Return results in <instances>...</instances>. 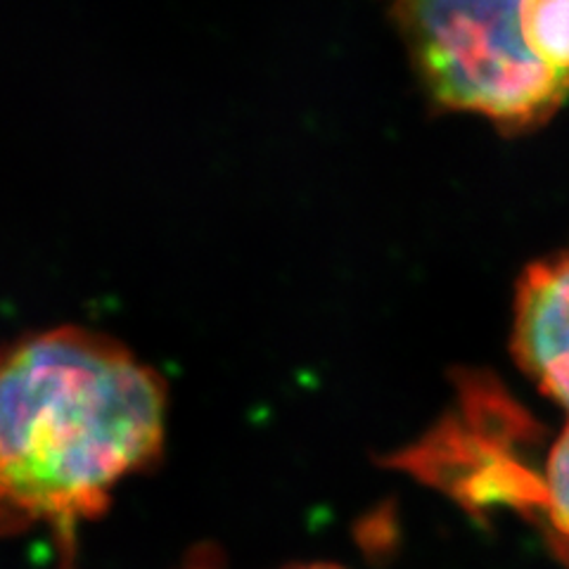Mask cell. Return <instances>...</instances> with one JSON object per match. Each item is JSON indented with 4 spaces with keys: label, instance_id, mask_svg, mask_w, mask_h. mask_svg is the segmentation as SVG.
<instances>
[{
    "label": "cell",
    "instance_id": "cell-1",
    "mask_svg": "<svg viewBox=\"0 0 569 569\" xmlns=\"http://www.w3.org/2000/svg\"><path fill=\"white\" fill-rule=\"evenodd\" d=\"M167 385L86 328L0 347V539L48 529L62 556L114 491L162 458Z\"/></svg>",
    "mask_w": 569,
    "mask_h": 569
},
{
    "label": "cell",
    "instance_id": "cell-2",
    "mask_svg": "<svg viewBox=\"0 0 569 569\" xmlns=\"http://www.w3.org/2000/svg\"><path fill=\"white\" fill-rule=\"evenodd\" d=\"M522 0H397L422 83L447 110L525 131L553 117L562 86L533 60L520 29Z\"/></svg>",
    "mask_w": 569,
    "mask_h": 569
},
{
    "label": "cell",
    "instance_id": "cell-3",
    "mask_svg": "<svg viewBox=\"0 0 569 569\" xmlns=\"http://www.w3.org/2000/svg\"><path fill=\"white\" fill-rule=\"evenodd\" d=\"M512 356L541 395L569 413V249L531 263L520 278Z\"/></svg>",
    "mask_w": 569,
    "mask_h": 569
},
{
    "label": "cell",
    "instance_id": "cell-4",
    "mask_svg": "<svg viewBox=\"0 0 569 569\" xmlns=\"http://www.w3.org/2000/svg\"><path fill=\"white\" fill-rule=\"evenodd\" d=\"M520 29L533 60L569 88V0H522Z\"/></svg>",
    "mask_w": 569,
    "mask_h": 569
},
{
    "label": "cell",
    "instance_id": "cell-5",
    "mask_svg": "<svg viewBox=\"0 0 569 569\" xmlns=\"http://www.w3.org/2000/svg\"><path fill=\"white\" fill-rule=\"evenodd\" d=\"M529 508L543 512L553 531L569 541V420L548 451L543 475H531Z\"/></svg>",
    "mask_w": 569,
    "mask_h": 569
},
{
    "label": "cell",
    "instance_id": "cell-6",
    "mask_svg": "<svg viewBox=\"0 0 569 569\" xmlns=\"http://www.w3.org/2000/svg\"><path fill=\"white\" fill-rule=\"evenodd\" d=\"M288 569H345V567L330 565V562H307V565H297V567H288Z\"/></svg>",
    "mask_w": 569,
    "mask_h": 569
}]
</instances>
